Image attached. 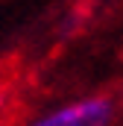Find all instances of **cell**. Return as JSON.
<instances>
[{"mask_svg": "<svg viewBox=\"0 0 123 126\" xmlns=\"http://www.w3.org/2000/svg\"><path fill=\"white\" fill-rule=\"evenodd\" d=\"M114 114H117V103L108 94H91L82 100L62 103L50 111H41L24 126H111Z\"/></svg>", "mask_w": 123, "mask_h": 126, "instance_id": "6da1fadb", "label": "cell"}, {"mask_svg": "<svg viewBox=\"0 0 123 126\" xmlns=\"http://www.w3.org/2000/svg\"><path fill=\"white\" fill-rule=\"evenodd\" d=\"M3 97H6V94H3V85H0V106H3Z\"/></svg>", "mask_w": 123, "mask_h": 126, "instance_id": "7a4b0ae2", "label": "cell"}]
</instances>
